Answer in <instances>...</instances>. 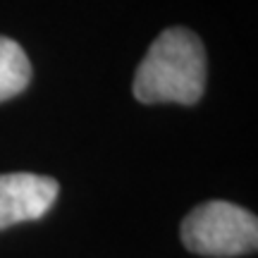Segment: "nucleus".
Here are the masks:
<instances>
[{
	"label": "nucleus",
	"mask_w": 258,
	"mask_h": 258,
	"mask_svg": "<svg viewBox=\"0 0 258 258\" xmlns=\"http://www.w3.org/2000/svg\"><path fill=\"white\" fill-rule=\"evenodd\" d=\"M208 60L201 38L184 27H170L148 46L132 93L139 103L194 105L206 89Z\"/></svg>",
	"instance_id": "1"
},
{
	"label": "nucleus",
	"mask_w": 258,
	"mask_h": 258,
	"mask_svg": "<svg viewBox=\"0 0 258 258\" xmlns=\"http://www.w3.org/2000/svg\"><path fill=\"white\" fill-rule=\"evenodd\" d=\"M179 234L184 249L196 256L234 258L256 251L258 220L230 201H206L184 218Z\"/></svg>",
	"instance_id": "2"
},
{
	"label": "nucleus",
	"mask_w": 258,
	"mask_h": 258,
	"mask_svg": "<svg viewBox=\"0 0 258 258\" xmlns=\"http://www.w3.org/2000/svg\"><path fill=\"white\" fill-rule=\"evenodd\" d=\"M60 184L53 177L12 172L0 175V230L43 218L55 203Z\"/></svg>",
	"instance_id": "3"
},
{
	"label": "nucleus",
	"mask_w": 258,
	"mask_h": 258,
	"mask_svg": "<svg viewBox=\"0 0 258 258\" xmlns=\"http://www.w3.org/2000/svg\"><path fill=\"white\" fill-rule=\"evenodd\" d=\"M31 82V62L17 41L0 36V103L15 98Z\"/></svg>",
	"instance_id": "4"
}]
</instances>
